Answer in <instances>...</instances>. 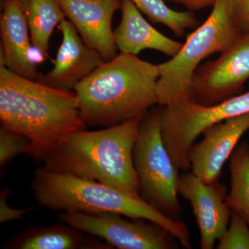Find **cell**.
Wrapping results in <instances>:
<instances>
[{"label":"cell","instance_id":"6da1fadb","mask_svg":"<svg viewBox=\"0 0 249 249\" xmlns=\"http://www.w3.org/2000/svg\"><path fill=\"white\" fill-rule=\"evenodd\" d=\"M1 126L31 142L29 155L46 158L69 134L84 129L75 91L54 89L0 67Z\"/></svg>","mask_w":249,"mask_h":249},{"label":"cell","instance_id":"7a4b0ae2","mask_svg":"<svg viewBox=\"0 0 249 249\" xmlns=\"http://www.w3.org/2000/svg\"><path fill=\"white\" fill-rule=\"evenodd\" d=\"M158 65L121 53L74 88L86 126L111 127L142 118L157 103Z\"/></svg>","mask_w":249,"mask_h":249},{"label":"cell","instance_id":"3957f363","mask_svg":"<svg viewBox=\"0 0 249 249\" xmlns=\"http://www.w3.org/2000/svg\"><path fill=\"white\" fill-rule=\"evenodd\" d=\"M142 119L69 134L44 160V167L140 196L132 151Z\"/></svg>","mask_w":249,"mask_h":249},{"label":"cell","instance_id":"277c9868","mask_svg":"<svg viewBox=\"0 0 249 249\" xmlns=\"http://www.w3.org/2000/svg\"><path fill=\"white\" fill-rule=\"evenodd\" d=\"M31 189L37 202L52 211L88 214L115 213L132 219H147L164 227L183 249H192L186 223L160 213L141 196L45 167L36 170Z\"/></svg>","mask_w":249,"mask_h":249},{"label":"cell","instance_id":"5b68a950","mask_svg":"<svg viewBox=\"0 0 249 249\" xmlns=\"http://www.w3.org/2000/svg\"><path fill=\"white\" fill-rule=\"evenodd\" d=\"M232 13V0H216L209 17L187 36L179 52L158 65L157 104L163 107L192 100V79L199 63L213 54L222 53L243 34Z\"/></svg>","mask_w":249,"mask_h":249},{"label":"cell","instance_id":"8992f818","mask_svg":"<svg viewBox=\"0 0 249 249\" xmlns=\"http://www.w3.org/2000/svg\"><path fill=\"white\" fill-rule=\"evenodd\" d=\"M132 160L141 197L166 217L181 220V207L178 200L179 170L163 143L160 108L150 109L142 117Z\"/></svg>","mask_w":249,"mask_h":249},{"label":"cell","instance_id":"52a82bcc","mask_svg":"<svg viewBox=\"0 0 249 249\" xmlns=\"http://www.w3.org/2000/svg\"><path fill=\"white\" fill-rule=\"evenodd\" d=\"M249 112V91L212 106L185 100L160 108L163 143L174 164L184 172L191 169L188 154L192 145L211 124Z\"/></svg>","mask_w":249,"mask_h":249},{"label":"cell","instance_id":"ba28073f","mask_svg":"<svg viewBox=\"0 0 249 249\" xmlns=\"http://www.w3.org/2000/svg\"><path fill=\"white\" fill-rule=\"evenodd\" d=\"M59 220L120 249H178L176 238L164 227L144 219L115 213L88 214L62 212Z\"/></svg>","mask_w":249,"mask_h":249},{"label":"cell","instance_id":"9c48e42d","mask_svg":"<svg viewBox=\"0 0 249 249\" xmlns=\"http://www.w3.org/2000/svg\"><path fill=\"white\" fill-rule=\"evenodd\" d=\"M249 79V31L220 56L196 68L191 82L192 100L212 106L233 97Z\"/></svg>","mask_w":249,"mask_h":249},{"label":"cell","instance_id":"30bf717a","mask_svg":"<svg viewBox=\"0 0 249 249\" xmlns=\"http://www.w3.org/2000/svg\"><path fill=\"white\" fill-rule=\"evenodd\" d=\"M228 188L219 181L204 183L193 173L179 175L178 193L189 201L200 231L202 249L214 248L227 232L231 211L226 202Z\"/></svg>","mask_w":249,"mask_h":249},{"label":"cell","instance_id":"8fae6325","mask_svg":"<svg viewBox=\"0 0 249 249\" xmlns=\"http://www.w3.org/2000/svg\"><path fill=\"white\" fill-rule=\"evenodd\" d=\"M249 129V112L216 123L205 129L204 139L192 145L188 154L192 173L204 183L219 181L223 165Z\"/></svg>","mask_w":249,"mask_h":249},{"label":"cell","instance_id":"7c38bea8","mask_svg":"<svg viewBox=\"0 0 249 249\" xmlns=\"http://www.w3.org/2000/svg\"><path fill=\"white\" fill-rule=\"evenodd\" d=\"M62 41L53 68L45 74H40L36 81L54 89L72 91L106 61L101 54L85 43L71 22L64 19L59 24Z\"/></svg>","mask_w":249,"mask_h":249},{"label":"cell","instance_id":"4fadbf2b","mask_svg":"<svg viewBox=\"0 0 249 249\" xmlns=\"http://www.w3.org/2000/svg\"><path fill=\"white\" fill-rule=\"evenodd\" d=\"M87 45L97 51L106 61L117 54L111 27L113 16L121 9V0H58Z\"/></svg>","mask_w":249,"mask_h":249},{"label":"cell","instance_id":"5bb4252c","mask_svg":"<svg viewBox=\"0 0 249 249\" xmlns=\"http://www.w3.org/2000/svg\"><path fill=\"white\" fill-rule=\"evenodd\" d=\"M0 31V67H5L18 76L28 79H37L40 74L31 59L29 25L19 0H3Z\"/></svg>","mask_w":249,"mask_h":249},{"label":"cell","instance_id":"9a60e30c","mask_svg":"<svg viewBox=\"0 0 249 249\" xmlns=\"http://www.w3.org/2000/svg\"><path fill=\"white\" fill-rule=\"evenodd\" d=\"M122 19L114 31V40L121 53L138 55L144 49H154L173 58L183 43L170 39L152 27L130 0H121Z\"/></svg>","mask_w":249,"mask_h":249},{"label":"cell","instance_id":"2e32d148","mask_svg":"<svg viewBox=\"0 0 249 249\" xmlns=\"http://www.w3.org/2000/svg\"><path fill=\"white\" fill-rule=\"evenodd\" d=\"M68 224L30 227L6 246L13 249H111L109 244Z\"/></svg>","mask_w":249,"mask_h":249},{"label":"cell","instance_id":"e0dca14e","mask_svg":"<svg viewBox=\"0 0 249 249\" xmlns=\"http://www.w3.org/2000/svg\"><path fill=\"white\" fill-rule=\"evenodd\" d=\"M27 18L31 40L44 59L49 58V42L57 25L65 19L58 0H19Z\"/></svg>","mask_w":249,"mask_h":249},{"label":"cell","instance_id":"ac0fdd59","mask_svg":"<svg viewBox=\"0 0 249 249\" xmlns=\"http://www.w3.org/2000/svg\"><path fill=\"white\" fill-rule=\"evenodd\" d=\"M231 191L227 204L232 212L240 214L249 225V144L237 145L229 163Z\"/></svg>","mask_w":249,"mask_h":249},{"label":"cell","instance_id":"d6986e66","mask_svg":"<svg viewBox=\"0 0 249 249\" xmlns=\"http://www.w3.org/2000/svg\"><path fill=\"white\" fill-rule=\"evenodd\" d=\"M141 12L153 23L169 28L178 37H183L186 29H196L200 22L193 11H177L170 9L163 0H130Z\"/></svg>","mask_w":249,"mask_h":249},{"label":"cell","instance_id":"ffe728a7","mask_svg":"<svg viewBox=\"0 0 249 249\" xmlns=\"http://www.w3.org/2000/svg\"><path fill=\"white\" fill-rule=\"evenodd\" d=\"M31 142L22 134L1 126L0 129V168L3 169L17 156L29 154Z\"/></svg>","mask_w":249,"mask_h":249},{"label":"cell","instance_id":"44dd1931","mask_svg":"<svg viewBox=\"0 0 249 249\" xmlns=\"http://www.w3.org/2000/svg\"><path fill=\"white\" fill-rule=\"evenodd\" d=\"M217 249H249V225L240 214L231 213L229 227L219 240Z\"/></svg>","mask_w":249,"mask_h":249},{"label":"cell","instance_id":"7402d4cb","mask_svg":"<svg viewBox=\"0 0 249 249\" xmlns=\"http://www.w3.org/2000/svg\"><path fill=\"white\" fill-rule=\"evenodd\" d=\"M10 191L9 188H3L0 192V222L5 223L20 220L24 214L32 211V208L27 209H13L8 204Z\"/></svg>","mask_w":249,"mask_h":249},{"label":"cell","instance_id":"603a6c76","mask_svg":"<svg viewBox=\"0 0 249 249\" xmlns=\"http://www.w3.org/2000/svg\"><path fill=\"white\" fill-rule=\"evenodd\" d=\"M232 14L242 33L249 31V0H232Z\"/></svg>","mask_w":249,"mask_h":249},{"label":"cell","instance_id":"cb8c5ba5","mask_svg":"<svg viewBox=\"0 0 249 249\" xmlns=\"http://www.w3.org/2000/svg\"><path fill=\"white\" fill-rule=\"evenodd\" d=\"M173 3L181 4L188 11H195L213 6L216 0H169Z\"/></svg>","mask_w":249,"mask_h":249}]
</instances>
